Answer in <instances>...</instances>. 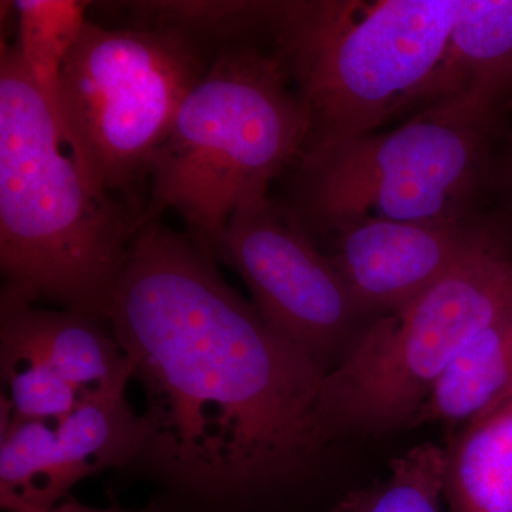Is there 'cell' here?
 I'll use <instances>...</instances> for the list:
<instances>
[{
  "label": "cell",
  "mask_w": 512,
  "mask_h": 512,
  "mask_svg": "<svg viewBox=\"0 0 512 512\" xmlns=\"http://www.w3.org/2000/svg\"><path fill=\"white\" fill-rule=\"evenodd\" d=\"M210 57L170 30L87 20L64 63L59 130L96 197L140 217L154 157Z\"/></svg>",
  "instance_id": "cell-6"
},
{
  "label": "cell",
  "mask_w": 512,
  "mask_h": 512,
  "mask_svg": "<svg viewBox=\"0 0 512 512\" xmlns=\"http://www.w3.org/2000/svg\"><path fill=\"white\" fill-rule=\"evenodd\" d=\"M511 168H512V137H511Z\"/></svg>",
  "instance_id": "cell-21"
},
{
  "label": "cell",
  "mask_w": 512,
  "mask_h": 512,
  "mask_svg": "<svg viewBox=\"0 0 512 512\" xmlns=\"http://www.w3.org/2000/svg\"><path fill=\"white\" fill-rule=\"evenodd\" d=\"M443 497L450 512H512V387L448 433Z\"/></svg>",
  "instance_id": "cell-12"
},
{
  "label": "cell",
  "mask_w": 512,
  "mask_h": 512,
  "mask_svg": "<svg viewBox=\"0 0 512 512\" xmlns=\"http://www.w3.org/2000/svg\"><path fill=\"white\" fill-rule=\"evenodd\" d=\"M104 322L146 396L143 457L188 512H248L320 448L326 372L160 220L131 242Z\"/></svg>",
  "instance_id": "cell-1"
},
{
  "label": "cell",
  "mask_w": 512,
  "mask_h": 512,
  "mask_svg": "<svg viewBox=\"0 0 512 512\" xmlns=\"http://www.w3.org/2000/svg\"><path fill=\"white\" fill-rule=\"evenodd\" d=\"M511 308L512 232L476 222L456 264L412 302L373 319L326 375L315 409L320 446L409 429L461 350Z\"/></svg>",
  "instance_id": "cell-5"
},
{
  "label": "cell",
  "mask_w": 512,
  "mask_h": 512,
  "mask_svg": "<svg viewBox=\"0 0 512 512\" xmlns=\"http://www.w3.org/2000/svg\"><path fill=\"white\" fill-rule=\"evenodd\" d=\"M512 387V308L485 326L434 384L409 429L441 424L448 433Z\"/></svg>",
  "instance_id": "cell-14"
},
{
  "label": "cell",
  "mask_w": 512,
  "mask_h": 512,
  "mask_svg": "<svg viewBox=\"0 0 512 512\" xmlns=\"http://www.w3.org/2000/svg\"><path fill=\"white\" fill-rule=\"evenodd\" d=\"M0 339L45 357L80 396L126 393L133 369L103 319L72 309H49L3 288Z\"/></svg>",
  "instance_id": "cell-10"
},
{
  "label": "cell",
  "mask_w": 512,
  "mask_h": 512,
  "mask_svg": "<svg viewBox=\"0 0 512 512\" xmlns=\"http://www.w3.org/2000/svg\"><path fill=\"white\" fill-rule=\"evenodd\" d=\"M56 434V463L47 488L52 511L84 478L143 457L147 439L143 416L131 409L126 393L83 397L56 424Z\"/></svg>",
  "instance_id": "cell-11"
},
{
  "label": "cell",
  "mask_w": 512,
  "mask_h": 512,
  "mask_svg": "<svg viewBox=\"0 0 512 512\" xmlns=\"http://www.w3.org/2000/svg\"><path fill=\"white\" fill-rule=\"evenodd\" d=\"M52 512H131L127 510H121V508L110 507V508H97L90 507V505L82 504L80 501L73 500V498H66L63 503L57 505L55 510ZM146 512V511H144Z\"/></svg>",
  "instance_id": "cell-20"
},
{
  "label": "cell",
  "mask_w": 512,
  "mask_h": 512,
  "mask_svg": "<svg viewBox=\"0 0 512 512\" xmlns=\"http://www.w3.org/2000/svg\"><path fill=\"white\" fill-rule=\"evenodd\" d=\"M463 92L498 111L512 99V0H460L433 101Z\"/></svg>",
  "instance_id": "cell-13"
},
{
  "label": "cell",
  "mask_w": 512,
  "mask_h": 512,
  "mask_svg": "<svg viewBox=\"0 0 512 512\" xmlns=\"http://www.w3.org/2000/svg\"><path fill=\"white\" fill-rule=\"evenodd\" d=\"M444 447L423 443L390 463L383 480L350 491L332 512H441Z\"/></svg>",
  "instance_id": "cell-18"
},
{
  "label": "cell",
  "mask_w": 512,
  "mask_h": 512,
  "mask_svg": "<svg viewBox=\"0 0 512 512\" xmlns=\"http://www.w3.org/2000/svg\"><path fill=\"white\" fill-rule=\"evenodd\" d=\"M90 5L92 3L83 0L13 2L18 29L16 49L37 89L55 114L57 127L64 63L89 20L87 10L92 8Z\"/></svg>",
  "instance_id": "cell-16"
},
{
  "label": "cell",
  "mask_w": 512,
  "mask_h": 512,
  "mask_svg": "<svg viewBox=\"0 0 512 512\" xmlns=\"http://www.w3.org/2000/svg\"><path fill=\"white\" fill-rule=\"evenodd\" d=\"M311 130L308 106L271 47L227 50L185 97L154 157L143 225L174 211L207 252L241 205L269 198Z\"/></svg>",
  "instance_id": "cell-3"
},
{
  "label": "cell",
  "mask_w": 512,
  "mask_h": 512,
  "mask_svg": "<svg viewBox=\"0 0 512 512\" xmlns=\"http://www.w3.org/2000/svg\"><path fill=\"white\" fill-rule=\"evenodd\" d=\"M207 252L244 279L265 322L328 373L372 322L330 255L271 198L241 205Z\"/></svg>",
  "instance_id": "cell-8"
},
{
  "label": "cell",
  "mask_w": 512,
  "mask_h": 512,
  "mask_svg": "<svg viewBox=\"0 0 512 512\" xmlns=\"http://www.w3.org/2000/svg\"><path fill=\"white\" fill-rule=\"evenodd\" d=\"M131 28L170 30L214 62L235 47L271 46L276 2L119 3Z\"/></svg>",
  "instance_id": "cell-15"
},
{
  "label": "cell",
  "mask_w": 512,
  "mask_h": 512,
  "mask_svg": "<svg viewBox=\"0 0 512 512\" xmlns=\"http://www.w3.org/2000/svg\"><path fill=\"white\" fill-rule=\"evenodd\" d=\"M0 370L16 419L57 424L82 400L45 357L19 343L0 339Z\"/></svg>",
  "instance_id": "cell-19"
},
{
  "label": "cell",
  "mask_w": 512,
  "mask_h": 512,
  "mask_svg": "<svg viewBox=\"0 0 512 512\" xmlns=\"http://www.w3.org/2000/svg\"><path fill=\"white\" fill-rule=\"evenodd\" d=\"M497 117L473 94L456 93L386 133L305 147L295 164L303 220L329 231L365 217L468 221Z\"/></svg>",
  "instance_id": "cell-7"
},
{
  "label": "cell",
  "mask_w": 512,
  "mask_h": 512,
  "mask_svg": "<svg viewBox=\"0 0 512 512\" xmlns=\"http://www.w3.org/2000/svg\"><path fill=\"white\" fill-rule=\"evenodd\" d=\"M476 222H403L365 217L333 229L330 258L370 320L430 288L463 252Z\"/></svg>",
  "instance_id": "cell-9"
},
{
  "label": "cell",
  "mask_w": 512,
  "mask_h": 512,
  "mask_svg": "<svg viewBox=\"0 0 512 512\" xmlns=\"http://www.w3.org/2000/svg\"><path fill=\"white\" fill-rule=\"evenodd\" d=\"M0 505L5 512H52L47 488L56 463V424L16 419L2 394Z\"/></svg>",
  "instance_id": "cell-17"
},
{
  "label": "cell",
  "mask_w": 512,
  "mask_h": 512,
  "mask_svg": "<svg viewBox=\"0 0 512 512\" xmlns=\"http://www.w3.org/2000/svg\"><path fill=\"white\" fill-rule=\"evenodd\" d=\"M458 8L460 0L276 2L271 47L311 113L305 147L429 106Z\"/></svg>",
  "instance_id": "cell-4"
},
{
  "label": "cell",
  "mask_w": 512,
  "mask_h": 512,
  "mask_svg": "<svg viewBox=\"0 0 512 512\" xmlns=\"http://www.w3.org/2000/svg\"><path fill=\"white\" fill-rule=\"evenodd\" d=\"M55 114L0 43V268L29 301L103 319L141 220L96 197L64 156Z\"/></svg>",
  "instance_id": "cell-2"
}]
</instances>
